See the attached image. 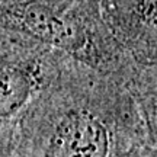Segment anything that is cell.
I'll return each instance as SVG.
<instances>
[{
  "label": "cell",
  "mask_w": 157,
  "mask_h": 157,
  "mask_svg": "<svg viewBox=\"0 0 157 157\" xmlns=\"http://www.w3.org/2000/svg\"><path fill=\"white\" fill-rule=\"evenodd\" d=\"M112 74L70 82L58 73L19 121L21 157H138L150 121ZM143 157V156H140Z\"/></svg>",
  "instance_id": "obj_1"
},
{
  "label": "cell",
  "mask_w": 157,
  "mask_h": 157,
  "mask_svg": "<svg viewBox=\"0 0 157 157\" xmlns=\"http://www.w3.org/2000/svg\"><path fill=\"white\" fill-rule=\"evenodd\" d=\"M0 28L103 74L124 71L121 47L78 0H0Z\"/></svg>",
  "instance_id": "obj_2"
},
{
  "label": "cell",
  "mask_w": 157,
  "mask_h": 157,
  "mask_svg": "<svg viewBox=\"0 0 157 157\" xmlns=\"http://www.w3.org/2000/svg\"><path fill=\"white\" fill-rule=\"evenodd\" d=\"M42 45H13L0 52V131L19 122L60 70Z\"/></svg>",
  "instance_id": "obj_3"
}]
</instances>
